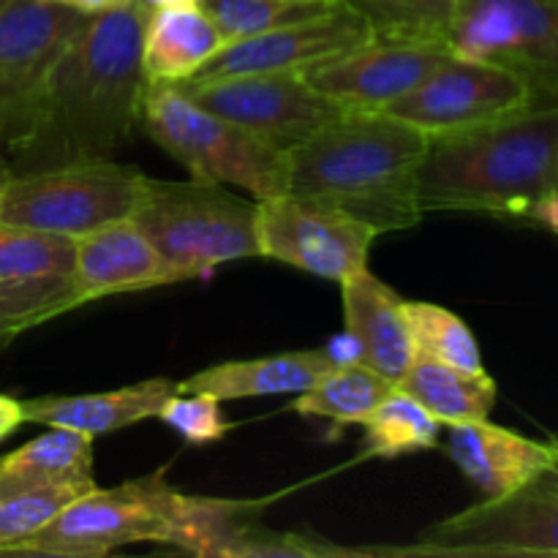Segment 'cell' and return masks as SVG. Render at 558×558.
<instances>
[{
  "label": "cell",
  "instance_id": "31",
  "mask_svg": "<svg viewBox=\"0 0 558 558\" xmlns=\"http://www.w3.org/2000/svg\"><path fill=\"white\" fill-rule=\"evenodd\" d=\"M74 281H5L0 278V343L76 308Z\"/></svg>",
  "mask_w": 558,
  "mask_h": 558
},
{
  "label": "cell",
  "instance_id": "32",
  "mask_svg": "<svg viewBox=\"0 0 558 558\" xmlns=\"http://www.w3.org/2000/svg\"><path fill=\"white\" fill-rule=\"evenodd\" d=\"M87 494L69 485H22L0 488V556L41 532L69 501Z\"/></svg>",
  "mask_w": 558,
  "mask_h": 558
},
{
  "label": "cell",
  "instance_id": "29",
  "mask_svg": "<svg viewBox=\"0 0 558 558\" xmlns=\"http://www.w3.org/2000/svg\"><path fill=\"white\" fill-rule=\"evenodd\" d=\"M368 22L374 38L445 41L456 0H341Z\"/></svg>",
  "mask_w": 558,
  "mask_h": 558
},
{
  "label": "cell",
  "instance_id": "41",
  "mask_svg": "<svg viewBox=\"0 0 558 558\" xmlns=\"http://www.w3.org/2000/svg\"><path fill=\"white\" fill-rule=\"evenodd\" d=\"M5 3H9V0H0V9H3V5H5Z\"/></svg>",
  "mask_w": 558,
  "mask_h": 558
},
{
  "label": "cell",
  "instance_id": "40",
  "mask_svg": "<svg viewBox=\"0 0 558 558\" xmlns=\"http://www.w3.org/2000/svg\"><path fill=\"white\" fill-rule=\"evenodd\" d=\"M325 3H341V0H325Z\"/></svg>",
  "mask_w": 558,
  "mask_h": 558
},
{
  "label": "cell",
  "instance_id": "30",
  "mask_svg": "<svg viewBox=\"0 0 558 558\" xmlns=\"http://www.w3.org/2000/svg\"><path fill=\"white\" fill-rule=\"evenodd\" d=\"M199 5L216 22L223 41H238V38L259 36V33L276 31V27L327 14L338 3H325V0H199Z\"/></svg>",
  "mask_w": 558,
  "mask_h": 558
},
{
  "label": "cell",
  "instance_id": "34",
  "mask_svg": "<svg viewBox=\"0 0 558 558\" xmlns=\"http://www.w3.org/2000/svg\"><path fill=\"white\" fill-rule=\"evenodd\" d=\"M532 221L539 223V227H545L548 232L558 234V163H556V172H554V183H550L545 199L539 202V207H537V213H534Z\"/></svg>",
  "mask_w": 558,
  "mask_h": 558
},
{
  "label": "cell",
  "instance_id": "13",
  "mask_svg": "<svg viewBox=\"0 0 558 558\" xmlns=\"http://www.w3.org/2000/svg\"><path fill=\"white\" fill-rule=\"evenodd\" d=\"M534 101H539L537 93L521 76L452 52L434 74L385 107V114L425 136H439L490 123Z\"/></svg>",
  "mask_w": 558,
  "mask_h": 558
},
{
  "label": "cell",
  "instance_id": "17",
  "mask_svg": "<svg viewBox=\"0 0 558 558\" xmlns=\"http://www.w3.org/2000/svg\"><path fill=\"white\" fill-rule=\"evenodd\" d=\"M445 456L477 485L483 499H496L521 488L539 472L554 466L550 441H534L488 420L450 425Z\"/></svg>",
  "mask_w": 558,
  "mask_h": 558
},
{
  "label": "cell",
  "instance_id": "1",
  "mask_svg": "<svg viewBox=\"0 0 558 558\" xmlns=\"http://www.w3.org/2000/svg\"><path fill=\"white\" fill-rule=\"evenodd\" d=\"M147 14L140 0L87 14L44 82L31 129L5 150L14 172L98 161L129 140L145 93Z\"/></svg>",
  "mask_w": 558,
  "mask_h": 558
},
{
  "label": "cell",
  "instance_id": "15",
  "mask_svg": "<svg viewBox=\"0 0 558 558\" xmlns=\"http://www.w3.org/2000/svg\"><path fill=\"white\" fill-rule=\"evenodd\" d=\"M371 38L374 33H371L368 22L349 5L338 3L327 14L276 27V31L259 33V36L227 41L213 54L210 63L191 80L205 82L238 74L303 71L322 60L349 52Z\"/></svg>",
  "mask_w": 558,
  "mask_h": 558
},
{
  "label": "cell",
  "instance_id": "20",
  "mask_svg": "<svg viewBox=\"0 0 558 558\" xmlns=\"http://www.w3.org/2000/svg\"><path fill=\"white\" fill-rule=\"evenodd\" d=\"M336 360L325 349H303V352L267 354L254 360H232L199 371L185 381H178L180 392H207L218 401H240V398H265L303 392L316 379L336 368Z\"/></svg>",
  "mask_w": 558,
  "mask_h": 558
},
{
  "label": "cell",
  "instance_id": "35",
  "mask_svg": "<svg viewBox=\"0 0 558 558\" xmlns=\"http://www.w3.org/2000/svg\"><path fill=\"white\" fill-rule=\"evenodd\" d=\"M22 423H25V409H22V401L0 392V441H3L5 436L14 434Z\"/></svg>",
  "mask_w": 558,
  "mask_h": 558
},
{
  "label": "cell",
  "instance_id": "8",
  "mask_svg": "<svg viewBox=\"0 0 558 558\" xmlns=\"http://www.w3.org/2000/svg\"><path fill=\"white\" fill-rule=\"evenodd\" d=\"M178 496L180 490L167 483L163 472L114 488H90L5 556L104 558L125 545H163Z\"/></svg>",
  "mask_w": 558,
  "mask_h": 558
},
{
  "label": "cell",
  "instance_id": "25",
  "mask_svg": "<svg viewBox=\"0 0 558 558\" xmlns=\"http://www.w3.org/2000/svg\"><path fill=\"white\" fill-rule=\"evenodd\" d=\"M396 381L385 379L363 363H343L327 371L308 390L298 392L294 412L305 417H327L336 425H363V420L396 390Z\"/></svg>",
  "mask_w": 558,
  "mask_h": 558
},
{
  "label": "cell",
  "instance_id": "19",
  "mask_svg": "<svg viewBox=\"0 0 558 558\" xmlns=\"http://www.w3.org/2000/svg\"><path fill=\"white\" fill-rule=\"evenodd\" d=\"M174 392H180L178 381L145 379L109 392L33 398V401H22V409H25V423L80 430L96 439V436L131 428L142 420L158 417L167 398H172Z\"/></svg>",
  "mask_w": 558,
  "mask_h": 558
},
{
  "label": "cell",
  "instance_id": "14",
  "mask_svg": "<svg viewBox=\"0 0 558 558\" xmlns=\"http://www.w3.org/2000/svg\"><path fill=\"white\" fill-rule=\"evenodd\" d=\"M452 58L445 41L371 38L349 52L308 65L300 74L316 93L347 112H385Z\"/></svg>",
  "mask_w": 558,
  "mask_h": 558
},
{
  "label": "cell",
  "instance_id": "26",
  "mask_svg": "<svg viewBox=\"0 0 558 558\" xmlns=\"http://www.w3.org/2000/svg\"><path fill=\"white\" fill-rule=\"evenodd\" d=\"M365 428V456L368 458H401L412 452L434 450L445 425L425 407H420L401 387L390 392L368 417Z\"/></svg>",
  "mask_w": 558,
  "mask_h": 558
},
{
  "label": "cell",
  "instance_id": "7",
  "mask_svg": "<svg viewBox=\"0 0 558 558\" xmlns=\"http://www.w3.org/2000/svg\"><path fill=\"white\" fill-rule=\"evenodd\" d=\"M363 556H558V469L550 466L496 499L439 521L401 548H360Z\"/></svg>",
  "mask_w": 558,
  "mask_h": 558
},
{
  "label": "cell",
  "instance_id": "4",
  "mask_svg": "<svg viewBox=\"0 0 558 558\" xmlns=\"http://www.w3.org/2000/svg\"><path fill=\"white\" fill-rule=\"evenodd\" d=\"M131 221L156 245L178 281L259 256L256 202L240 199L221 183L145 178Z\"/></svg>",
  "mask_w": 558,
  "mask_h": 558
},
{
  "label": "cell",
  "instance_id": "21",
  "mask_svg": "<svg viewBox=\"0 0 558 558\" xmlns=\"http://www.w3.org/2000/svg\"><path fill=\"white\" fill-rule=\"evenodd\" d=\"M223 44L221 31L199 3L153 9L142 36L145 85H180L191 80Z\"/></svg>",
  "mask_w": 558,
  "mask_h": 558
},
{
  "label": "cell",
  "instance_id": "36",
  "mask_svg": "<svg viewBox=\"0 0 558 558\" xmlns=\"http://www.w3.org/2000/svg\"><path fill=\"white\" fill-rule=\"evenodd\" d=\"M54 3L71 5L76 11H85V14H98V11L118 9V5L131 3V0H54Z\"/></svg>",
  "mask_w": 558,
  "mask_h": 558
},
{
  "label": "cell",
  "instance_id": "12",
  "mask_svg": "<svg viewBox=\"0 0 558 558\" xmlns=\"http://www.w3.org/2000/svg\"><path fill=\"white\" fill-rule=\"evenodd\" d=\"M85 11L54 0H9L0 9V145L9 150L27 134L49 71Z\"/></svg>",
  "mask_w": 558,
  "mask_h": 558
},
{
  "label": "cell",
  "instance_id": "23",
  "mask_svg": "<svg viewBox=\"0 0 558 558\" xmlns=\"http://www.w3.org/2000/svg\"><path fill=\"white\" fill-rule=\"evenodd\" d=\"M22 485L96 488L93 436L69 428H49L20 450L0 456V488H22Z\"/></svg>",
  "mask_w": 558,
  "mask_h": 558
},
{
  "label": "cell",
  "instance_id": "39",
  "mask_svg": "<svg viewBox=\"0 0 558 558\" xmlns=\"http://www.w3.org/2000/svg\"><path fill=\"white\" fill-rule=\"evenodd\" d=\"M550 441V450H554V466L558 469V439H548Z\"/></svg>",
  "mask_w": 558,
  "mask_h": 558
},
{
  "label": "cell",
  "instance_id": "16",
  "mask_svg": "<svg viewBox=\"0 0 558 558\" xmlns=\"http://www.w3.org/2000/svg\"><path fill=\"white\" fill-rule=\"evenodd\" d=\"M71 281H74L76 303L82 305L112 294L145 292V289L174 283L178 276L147 240V234L131 218H123L76 238Z\"/></svg>",
  "mask_w": 558,
  "mask_h": 558
},
{
  "label": "cell",
  "instance_id": "33",
  "mask_svg": "<svg viewBox=\"0 0 558 558\" xmlns=\"http://www.w3.org/2000/svg\"><path fill=\"white\" fill-rule=\"evenodd\" d=\"M158 420L191 445H210L232 430L221 412V401L207 392H174L161 407Z\"/></svg>",
  "mask_w": 558,
  "mask_h": 558
},
{
  "label": "cell",
  "instance_id": "24",
  "mask_svg": "<svg viewBox=\"0 0 558 558\" xmlns=\"http://www.w3.org/2000/svg\"><path fill=\"white\" fill-rule=\"evenodd\" d=\"M398 387L428 409L441 425L488 420L496 403V381L488 371L472 374L428 357H414Z\"/></svg>",
  "mask_w": 558,
  "mask_h": 558
},
{
  "label": "cell",
  "instance_id": "27",
  "mask_svg": "<svg viewBox=\"0 0 558 558\" xmlns=\"http://www.w3.org/2000/svg\"><path fill=\"white\" fill-rule=\"evenodd\" d=\"M76 238L0 223V278L58 281L74 276Z\"/></svg>",
  "mask_w": 558,
  "mask_h": 558
},
{
  "label": "cell",
  "instance_id": "3",
  "mask_svg": "<svg viewBox=\"0 0 558 558\" xmlns=\"http://www.w3.org/2000/svg\"><path fill=\"white\" fill-rule=\"evenodd\" d=\"M428 136L385 112H343L289 153V194L327 202L381 232L417 227Z\"/></svg>",
  "mask_w": 558,
  "mask_h": 558
},
{
  "label": "cell",
  "instance_id": "37",
  "mask_svg": "<svg viewBox=\"0 0 558 558\" xmlns=\"http://www.w3.org/2000/svg\"><path fill=\"white\" fill-rule=\"evenodd\" d=\"M14 178V167H11V158L9 153H5V147L0 145V191L5 189V183Z\"/></svg>",
  "mask_w": 558,
  "mask_h": 558
},
{
  "label": "cell",
  "instance_id": "18",
  "mask_svg": "<svg viewBox=\"0 0 558 558\" xmlns=\"http://www.w3.org/2000/svg\"><path fill=\"white\" fill-rule=\"evenodd\" d=\"M341 294L347 332L357 341L360 363L398 385L417 357L407 300L371 270L341 281Z\"/></svg>",
  "mask_w": 558,
  "mask_h": 558
},
{
  "label": "cell",
  "instance_id": "9",
  "mask_svg": "<svg viewBox=\"0 0 558 558\" xmlns=\"http://www.w3.org/2000/svg\"><path fill=\"white\" fill-rule=\"evenodd\" d=\"M447 47L521 76L558 101V0H456Z\"/></svg>",
  "mask_w": 558,
  "mask_h": 558
},
{
  "label": "cell",
  "instance_id": "11",
  "mask_svg": "<svg viewBox=\"0 0 558 558\" xmlns=\"http://www.w3.org/2000/svg\"><path fill=\"white\" fill-rule=\"evenodd\" d=\"M259 256L283 262L327 281H347L368 270L376 229L308 196L256 199Z\"/></svg>",
  "mask_w": 558,
  "mask_h": 558
},
{
  "label": "cell",
  "instance_id": "22",
  "mask_svg": "<svg viewBox=\"0 0 558 558\" xmlns=\"http://www.w3.org/2000/svg\"><path fill=\"white\" fill-rule=\"evenodd\" d=\"M265 505L180 494L163 545L202 558H232L243 534L262 521Z\"/></svg>",
  "mask_w": 558,
  "mask_h": 558
},
{
  "label": "cell",
  "instance_id": "6",
  "mask_svg": "<svg viewBox=\"0 0 558 558\" xmlns=\"http://www.w3.org/2000/svg\"><path fill=\"white\" fill-rule=\"evenodd\" d=\"M145 178L109 158L14 172L0 191V223L82 238L131 218Z\"/></svg>",
  "mask_w": 558,
  "mask_h": 558
},
{
  "label": "cell",
  "instance_id": "2",
  "mask_svg": "<svg viewBox=\"0 0 558 558\" xmlns=\"http://www.w3.org/2000/svg\"><path fill=\"white\" fill-rule=\"evenodd\" d=\"M558 163V101H534L490 123L428 136L417 167L423 213L532 221Z\"/></svg>",
  "mask_w": 558,
  "mask_h": 558
},
{
  "label": "cell",
  "instance_id": "38",
  "mask_svg": "<svg viewBox=\"0 0 558 558\" xmlns=\"http://www.w3.org/2000/svg\"><path fill=\"white\" fill-rule=\"evenodd\" d=\"M147 9H178V5H196L199 0H140Z\"/></svg>",
  "mask_w": 558,
  "mask_h": 558
},
{
  "label": "cell",
  "instance_id": "28",
  "mask_svg": "<svg viewBox=\"0 0 558 558\" xmlns=\"http://www.w3.org/2000/svg\"><path fill=\"white\" fill-rule=\"evenodd\" d=\"M407 319L412 327L417 357L436 360L472 374L485 371L477 338L458 314L423 300H407Z\"/></svg>",
  "mask_w": 558,
  "mask_h": 558
},
{
  "label": "cell",
  "instance_id": "10",
  "mask_svg": "<svg viewBox=\"0 0 558 558\" xmlns=\"http://www.w3.org/2000/svg\"><path fill=\"white\" fill-rule=\"evenodd\" d=\"M178 87L207 112L240 125L287 156L347 112L316 93L300 71L185 80Z\"/></svg>",
  "mask_w": 558,
  "mask_h": 558
},
{
  "label": "cell",
  "instance_id": "5",
  "mask_svg": "<svg viewBox=\"0 0 558 558\" xmlns=\"http://www.w3.org/2000/svg\"><path fill=\"white\" fill-rule=\"evenodd\" d=\"M140 123L191 178L238 185L256 199L289 194V156L207 112L178 85H145Z\"/></svg>",
  "mask_w": 558,
  "mask_h": 558
}]
</instances>
